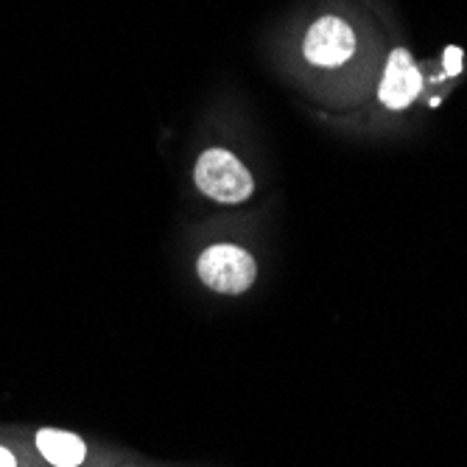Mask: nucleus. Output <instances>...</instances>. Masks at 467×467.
Masks as SVG:
<instances>
[{
    "instance_id": "1",
    "label": "nucleus",
    "mask_w": 467,
    "mask_h": 467,
    "mask_svg": "<svg viewBox=\"0 0 467 467\" xmlns=\"http://www.w3.org/2000/svg\"><path fill=\"white\" fill-rule=\"evenodd\" d=\"M196 185L222 204H238L252 196V174L244 162L224 149H207L196 162Z\"/></svg>"
},
{
    "instance_id": "2",
    "label": "nucleus",
    "mask_w": 467,
    "mask_h": 467,
    "mask_svg": "<svg viewBox=\"0 0 467 467\" xmlns=\"http://www.w3.org/2000/svg\"><path fill=\"white\" fill-rule=\"evenodd\" d=\"M196 269L202 283L219 294H244L258 275L252 254L233 244H216L204 249Z\"/></svg>"
},
{
    "instance_id": "3",
    "label": "nucleus",
    "mask_w": 467,
    "mask_h": 467,
    "mask_svg": "<svg viewBox=\"0 0 467 467\" xmlns=\"http://www.w3.org/2000/svg\"><path fill=\"white\" fill-rule=\"evenodd\" d=\"M356 51V34L342 17H322L306 34V59L319 67L345 65Z\"/></svg>"
},
{
    "instance_id": "4",
    "label": "nucleus",
    "mask_w": 467,
    "mask_h": 467,
    "mask_svg": "<svg viewBox=\"0 0 467 467\" xmlns=\"http://www.w3.org/2000/svg\"><path fill=\"white\" fill-rule=\"evenodd\" d=\"M420 90H422V76H420L411 54L403 48L392 51V57L387 62L384 81H380V88H378V99L389 109H403L420 96Z\"/></svg>"
},
{
    "instance_id": "5",
    "label": "nucleus",
    "mask_w": 467,
    "mask_h": 467,
    "mask_svg": "<svg viewBox=\"0 0 467 467\" xmlns=\"http://www.w3.org/2000/svg\"><path fill=\"white\" fill-rule=\"evenodd\" d=\"M36 448L57 467H76V464L84 462V453H88V448H84V442L76 434L51 431V429L36 434Z\"/></svg>"
},
{
    "instance_id": "6",
    "label": "nucleus",
    "mask_w": 467,
    "mask_h": 467,
    "mask_svg": "<svg viewBox=\"0 0 467 467\" xmlns=\"http://www.w3.org/2000/svg\"><path fill=\"white\" fill-rule=\"evenodd\" d=\"M445 73L448 76H459L462 73V48H456V46L445 48Z\"/></svg>"
},
{
    "instance_id": "7",
    "label": "nucleus",
    "mask_w": 467,
    "mask_h": 467,
    "mask_svg": "<svg viewBox=\"0 0 467 467\" xmlns=\"http://www.w3.org/2000/svg\"><path fill=\"white\" fill-rule=\"evenodd\" d=\"M0 467H15V456L6 448H0Z\"/></svg>"
}]
</instances>
